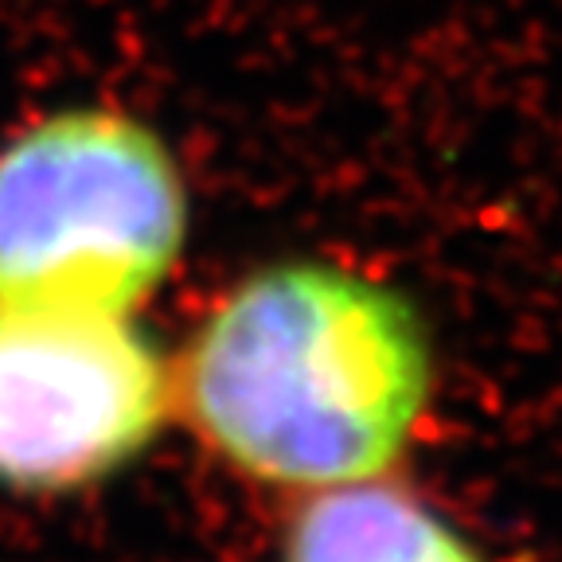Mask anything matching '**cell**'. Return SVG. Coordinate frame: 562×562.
<instances>
[{
	"label": "cell",
	"instance_id": "cell-1",
	"mask_svg": "<svg viewBox=\"0 0 562 562\" xmlns=\"http://www.w3.org/2000/svg\"><path fill=\"white\" fill-rule=\"evenodd\" d=\"M176 411L238 476L285 492L386 476L434 398V344L395 285L325 258L258 266L200 321Z\"/></svg>",
	"mask_w": 562,
	"mask_h": 562
},
{
	"label": "cell",
	"instance_id": "cell-2",
	"mask_svg": "<svg viewBox=\"0 0 562 562\" xmlns=\"http://www.w3.org/2000/svg\"><path fill=\"white\" fill-rule=\"evenodd\" d=\"M184 168L110 102L35 114L0 145V305L133 316L180 262Z\"/></svg>",
	"mask_w": 562,
	"mask_h": 562
},
{
	"label": "cell",
	"instance_id": "cell-3",
	"mask_svg": "<svg viewBox=\"0 0 562 562\" xmlns=\"http://www.w3.org/2000/svg\"><path fill=\"white\" fill-rule=\"evenodd\" d=\"M176 411L172 360L122 313L0 305V488L67 496L122 473Z\"/></svg>",
	"mask_w": 562,
	"mask_h": 562
},
{
	"label": "cell",
	"instance_id": "cell-4",
	"mask_svg": "<svg viewBox=\"0 0 562 562\" xmlns=\"http://www.w3.org/2000/svg\"><path fill=\"white\" fill-rule=\"evenodd\" d=\"M281 562H484V554L418 492L371 476L301 492Z\"/></svg>",
	"mask_w": 562,
	"mask_h": 562
}]
</instances>
